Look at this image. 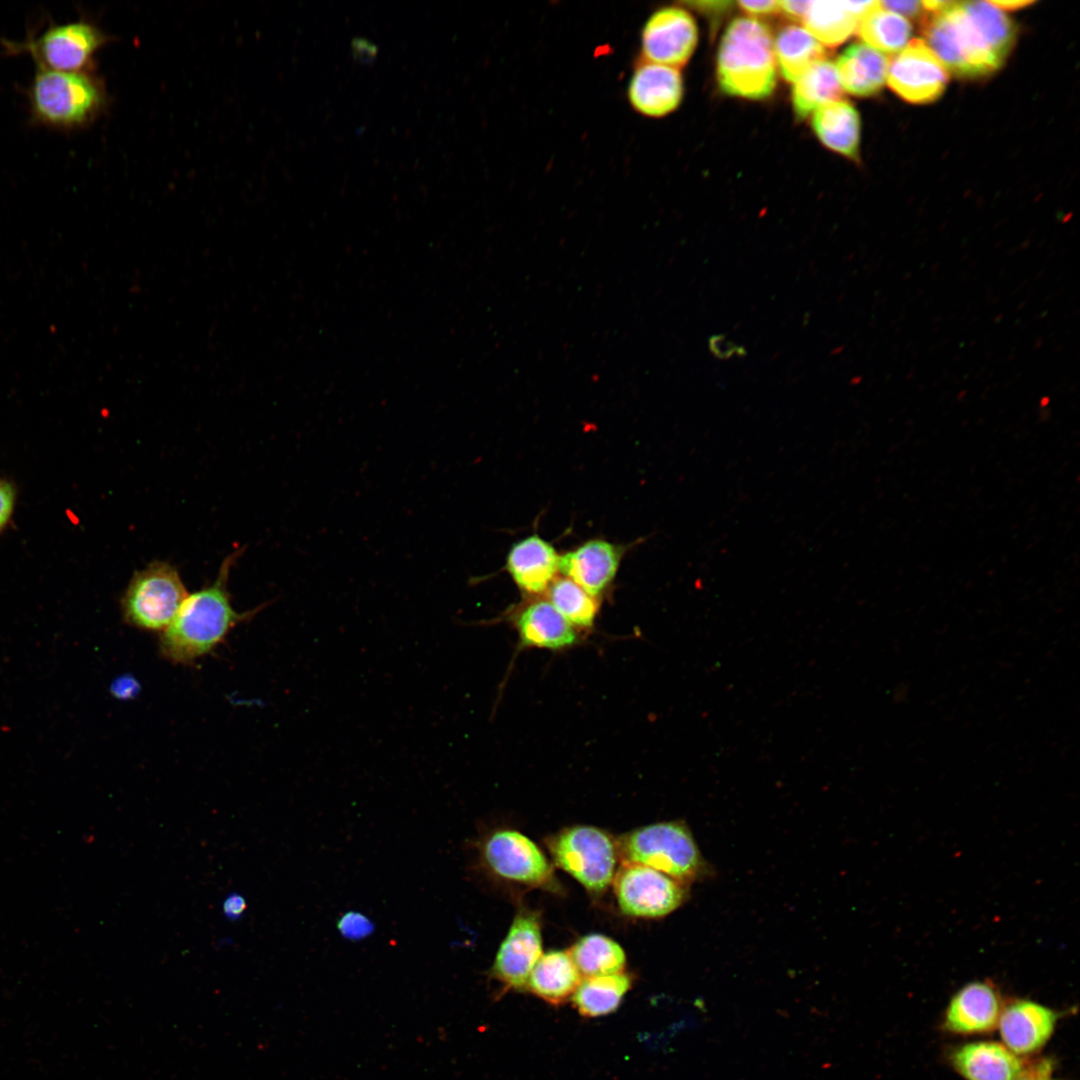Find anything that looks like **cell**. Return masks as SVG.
I'll return each mask as SVG.
<instances>
[{"label":"cell","mask_w":1080,"mask_h":1080,"mask_svg":"<svg viewBox=\"0 0 1080 1080\" xmlns=\"http://www.w3.org/2000/svg\"><path fill=\"white\" fill-rule=\"evenodd\" d=\"M1054 1063L1051 1059L1041 1058L1028 1061L1023 1072L1016 1080H1054Z\"/></svg>","instance_id":"32"},{"label":"cell","mask_w":1080,"mask_h":1080,"mask_svg":"<svg viewBox=\"0 0 1080 1080\" xmlns=\"http://www.w3.org/2000/svg\"><path fill=\"white\" fill-rule=\"evenodd\" d=\"M924 35L926 45L947 71L958 77L984 76L997 70L1004 62L962 2H954L936 13L925 24Z\"/></svg>","instance_id":"4"},{"label":"cell","mask_w":1080,"mask_h":1080,"mask_svg":"<svg viewBox=\"0 0 1080 1080\" xmlns=\"http://www.w3.org/2000/svg\"><path fill=\"white\" fill-rule=\"evenodd\" d=\"M953 4H954V1L928 0V1H923L922 2V5H923L924 9H926L928 11H931V12H933L935 14L947 9L948 7H950Z\"/></svg>","instance_id":"41"},{"label":"cell","mask_w":1080,"mask_h":1080,"mask_svg":"<svg viewBox=\"0 0 1080 1080\" xmlns=\"http://www.w3.org/2000/svg\"><path fill=\"white\" fill-rule=\"evenodd\" d=\"M32 110L50 125L71 127L86 122L98 109L101 94L92 79L80 72L41 69L30 91Z\"/></svg>","instance_id":"8"},{"label":"cell","mask_w":1080,"mask_h":1080,"mask_svg":"<svg viewBox=\"0 0 1080 1080\" xmlns=\"http://www.w3.org/2000/svg\"><path fill=\"white\" fill-rule=\"evenodd\" d=\"M622 863L653 868L688 885L707 873V864L686 824L659 822L616 840Z\"/></svg>","instance_id":"3"},{"label":"cell","mask_w":1080,"mask_h":1080,"mask_svg":"<svg viewBox=\"0 0 1080 1080\" xmlns=\"http://www.w3.org/2000/svg\"><path fill=\"white\" fill-rule=\"evenodd\" d=\"M738 5L745 13L751 16L767 17L780 11L779 1H739Z\"/></svg>","instance_id":"34"},{"label":"cell","mask_w":1080,"mask_h":1080,"mask_svg":"<svg viewBox=\"0 0 1080 1080\" xmlns=\"http://www.w3.org/2000/svg\"><path fill=\"white\" fill-rule=\"evenodd\" d=\"M773 46L782 77L788 82L794 83L811 66L826 57L823 45L808 30L798 25L782 27Z\"/></svg>","instance_id":"25"},{"label":"cell","mask_w":1080,"mask_h":1080,"mask_svg":"<svg viewBox=\"0 0 1080 1080\" xmlns=\"http://www.w3.org/2000/svg\"><path fill=\"white\" fill-rule=\"evenodd\" d=\"M682 96L683 79L678 68L642 59L627 86V99L633 110L650 118L673 112Z\"/></svg>","instance_id":"16"},{"label":"cell","mask_w":1080,"mask_h":1080,"mask_svg":"<svg viewBox=\"0 0 1080 1080\" xmlns=\"http://www.w3.org/2000/svg\"><path fill=\"white\" fill-rule=\"evenodd\" d=\"M810 3L811 1L807 0H784L779 1V8L787 17L799 21L804 19Z\"/></svg>","instance_id":"37"},{"label":"cell","mask_w":1080,"mask_h":1080,"mask_svg":"<svg viewBox=\"0 0 1080 1080\" xmlns=\"http://www.w3.org/2000/svg\"><path fill=\"white\" fill-rule=\"evenodd\" d=\"M889 61L872 47L856 43L846 48L836 62L840 84L848 93L871 96L886 82Z\"/></svg>","instance_id":"22"},{"label":"cell","mask_w":1080,"mask_h":1080,"mask_svg":"<svg viewBox=\"0 0 1080 1080\" xmlns=\"http://www.w3.org/2000/svg\"><path fill=\"white\" fill-rule=\"evenodd\" d=\"M948 80L947 69L922 39L910 40L889 62L886 78L893 92L915 104L938 99Z\"/></svg>","instance_id":"10"},{"label":"cell","mask_w":1080,"mask_h":1080,"mask_svg":"<svg viewBox=\"0 0 1080 1080\" xmlns=\"http://www.w3.org/2000/svg\"><path fill=\"white\" fill-rule=\"evenodd\" d=\"M353 48H354L355 53L360 57H364V52H365L366 59L369 56L375 55V52H376L375 47L374 46L370 47V44L368 42L364 41V40H354L353 41Z\"/></svg>","instance_id":"40"},{"label":"cell","mask_w":1080,"mask_h":1080,"mask_svg":"<svg viewBox=\"0 0 1080 1080\" xmlns=\"http://www.w3.org/2000/svg\"><path fill=\"white\" fill-rule=\"evenodd\" d=\"M246 909V902L239 894L229 895L223 903L224 915L232 920L239 919Z\"/></svg>","instance_id":"38"},{"label":"cell","mask_w":1080,"mask_h":1080,"mask_svg":"<svg viewBox=\"0 0 1080 1080\" xmlns=\"http://www.w3.org/2000/svg\"><path fill=\"white\" fill-rule=\"evenodd\" d=\"M559 559L555 548L534 534L516 542L506 559V569L515 584L526 593L539 594L547 591L559 571Z\"/></svg>","instance_id":"20"},{"label":"cell","mask_w":1080,"mask_h":1080,"mask_svg":"<svg viewBox=\"0 0 1080 1080\" xmlns=\"http://www.w3.org/2000/svg\"><path fill=\"white\" fill-rule=\"evenodd\" d=\"M776 66L768 27L753 18L734 19L722 36L717 55L721 90L741 98H766L776 86Z\"/></svg>","instance_id":"2"},{"label":"cell","mask_w":1080,"mask_h":1080,"mask_svg":"<svg viewBox=\"0 0 1080 1080\" xmlns=\"http://www.w3.org/2000/svg\"><path fill=\"white\" fill-rule=\"evenodd\" d=\"M1003 1006L992 983L970 982L952 996L944 1012L943 1029L963 1036L989 1033L997 1028Z\"/></svg>","instance_id":"15"},{"label":"cell","mask_w":1080,"mask_h":1080,"mask_svg":"<svg viewBox=\"0 0 1080 1080\" xmlns=\"http://www.w3.org/2000/svg\"><path fill=\"white\" fill-rule=\"evenodd\" d=\"M879 5L900 16L917 18L922 15L923 5L920 1H880Z\"/></svg>","instance_id":"35"},{"label":"cell","mask_w":1080,"mask_h":1080,"mask_svg":"<svg viewBox=\"0 0 1080 1080\" xmlns=\"http://www.w3.org/2000/svg\"><path fill=\"white\" fill-rule=\"evenodd\" d=\"M522 647L562 650L579 638L573 627L548 600H534L513 617Z\"/></svg>","instance_id":"19"},{"label":"cell","mask_w":1080,"mask_h":1080,"mask_svg":"<svg viewBox=\"0 0 1080 1080\" xmlns=\"http://www.w3.org/2000/svg\"><path fill=\"white\" fill-rule=\"evenodd\" d=\"M569 954L583 977L620 973L624 971L626 964L622 947L601 934L580 938L569 950Z\"/></svg>","instance_id":"28"},{"label":"cell","mask_w":1080,"mask_h":1080,"mask_svg":"<svg viewBox=\"0 0 1080 1080\" xmlns=\"http://www.w3.org/2000/svg\"><path fill=\"white\" fill-rule=\"evenodd\" d=\"M245 547L223 559L217 578L188 594L170 626L160 633L159 650L173 664H191L212 653L240 623L249 621L271 602L238 612L228 590L231 569Z\"/></svg>","instance_id":"1"},{"label":"cell","mask_w":1080,"mask_h":1080,"mask_svg":"<svg viewBox=\"0 0 1080 1080\" xmlns=\"http://www.w3.org/2000/svg\"><path fill=\"white\" fill-rule=\"evenodd\" d=\"M188 594L175 566L167 561H152L134 572L121 597L123 620L137 629L162 633Z\"/></svg>","instance_id":"5"},{"label":"cell","mask_w":1080,"mask_h":1080,"mask_svg":"<svg viewBox=\"0 0 1080 1080\" xmlns=\"http://www.w3.org/2000/svg\"><path fill=\"white\" fill-rule=\"evenodd\" d=\"M857 32L866 45L885 53L901 51L912 35L910 22L882 8L878 1L859 21Z\"/></svg>","instance_id":"29"},{"label":"cell","mask_w":1080,"mask_h":1080,"mask_svg":"<svg viewBox=\"0 0 1080 1080\" xmlns=\"http://www.w3.org/2000/svg\"><path fill=\"white\" fill-rule=\"evenodd\" d=\"M581 979L569 951H550L536 962L526 988L542 1000L558 1005L572 997Z\"/></svg>","instance_id":"24"},{"label":"cell","mask_w":1080,"mask_h":1080,"mask_svg":"<svg viewBox=\"0 0 1080 1080\" xmlns=\"http://www.w3.org/2000/svg\"><path fill=\"white\" fill-rule=\"evenodd\" d=\"M877 1H811L803 19L808 30L821 44L834 48L847 40L860 19Z\"/></svg>","instance_id":"21"},{"label":"cell","mask_w":1080,"mask_h":1080,"mask_svg":"<svg viewBox=\"0 0 1080 1080\" xmlns=\"http://www.w3.org/2000/svg\"><path fill=\"white\" fill-rule=\"evenodd\" d=\"M1060 1014L1028 999L1004 1004L998 1022L1002 1043L1018 1056L1038 1053L1054 1034Z\"/></svg>","instance_id":"14"},{"label":"cell","mask_w":1080,"mask_h":1080,"mask_svg":"<svg viewBox=\"0 0 1080 1080\" xmlns=\"http://www.w3.org/2000/svg\"><path fill=\"white\" fill-rule=\"evenodd\" d=\"M103 42L96 27L79 21L52 26L20 49L28 51L41 69L79 72Z\"/></svg>","instance_id":"13"},{"label":"cell","mask_w":1080,"mask_h":1080,"mask_svg":"<svg viewBox=\"0 0 1080 1080\" xmlns=\"http://www.w3.org/2000/svg\"><path fill=\"white\" fill-rule=\"evenodd\" d=\"M697 40V25L686 9L662 7L642 27V60L679 68L692 56Z\"/></svg>","instance_id":"12"},{"label":"cell","mask_w":1080,"mask_h":1080,"mask_svg":"<svg viewBox=\"0 0 1080 1080\" xmlns=\"http://www.w3.org/2000/svg\"><path fill=\"white\" fill-rule=\"evenodd\" d=\"M477 865L488 876L533 888H553L554 873L540 848L510 829L485 833L476 843Z\"/></svg>","instance_id":"7"},{"label":"cell","mask_w":1080,"mask_h":1080,"mask_svg":"<svg viewBox=\"0 0 1080 1080\" xmlns=\"http://www.w3.org/2000/svg\"><path fill=\"white\" fill-rule=\"evenodd\" d=\"M542 954L540 919L536 912L521 909L500 944L488 975L504 990H524Z\"/></svg>","instance_id":"11"},{"label":"cell","mask_w":1080,"mask_h":1080,"mask_svg":"<svg viewBox=\"0 0 1080 1080\" xmlns=\"http://www.w3.org/2000/svg\"><path fill=\"white\" fill-rule=\"evenodd\" d=\"M547 591L549 602L573 627L593 626L599 610L596 597L568 578L554 580Z\"/></svg>","instance_id":"30"},{"label":"cell","mask_w":1080,"mask_h":1080,"mask_svg":"<svg viewBox=\"0 0 1080 1080\" xmlns=\"http://www.w3.org/2000/svg\"><path fill=\"white\" fill-rule=\"evenodd\" d=\"M993 5L999 9L1016 10L1029 5H1032L1033 1L1028 0H1009V1H990Z\"/></svg>","instance_id":"39"},{"label":"cell","mask_w":1080,"mask_h":1080,"mask_svg":"<svg viewBox=\"0 0 1080 1080\" xmlns=\"http://www.w3.org/2000/svg\"><path fill=\"white\" fill-rule=\"evenodd\" d=\"M631 977L620 972L584 977L572 995L578 1012L585 1017H599L614 1012L631 988Z\"/></svg>","instance_id":"27"},{"label":"cell","mask_w":1080,"mask_h":1080,"mask_svg":"<svg viewBox=\"0 0 1080 1080\" xmlns=\"http://www.w3.org/2000/svg\"><path fill=\"white\" fill-rule=\"evenodd\" d=\"M793 84L792 104L799 119L827 103L840 100L843 94L836 66L826 59L811 66Z\"/></svg>","instance_id":"26"},{"label":"cell","mask_w":1080,"mask_h":1080,"mask_svg":"<svg viewBox=\"0 0 1080 1080\" xmlns=\"http://www.w3.org/2000/svg\"><path fill=\"white\" fill-rule=\"evenodd\" d=\"M547 847L554 862L593 895L613 882L619 859L616 840L592 826H572L550 836Z\"/></svg>","instance_id":"6"},{"label":"cell","mask_w":1080,"mask_h":1080,"mask_svg":"<svg viewBox=\"0 0 1080 1080\" xmlns=\"http://www.w3.org/2000/svg\"><path fill=\"white\" fill-rule=\"evenodd\" d=\"M709 348L712 354L719 359H728L733 356L744 355V348L736 345L724 335H714L709 339Z\"/></svg>","instance_id":"33"},{"label":"cell","mask_w":1080,"mask_h":1080,"mask_svg":"<svg viewBox=\"0 0 1080 1080\" xmlns=\"http://www.w3.org/2000/svg\"><path fill=\"white\" fill-rule=\"evenodd\" d=\"M949 1060L966 1080H1016L1028 1062L996 1041L959 1045L952 1049Z\"/></svg>","instance_id":"18"},{"label":"cell","mask_w":1080,"mask_h":1080,"mask_svg":"<svg viewBox=\"0 0 1080 1080\" xmlns=\"http://www.w3.org/2000/svg\"><path fill=\"white\" fill-rule=\"evenodd\" d=\"M812 127L819 140L829 149L856 159L860 144V117L846 100L827 103L814 111Z\"/></svg>","instance_id":"23"},{"label":"cell","mask_w":1080,"mask_h":1080,"mask_svg":"<svg viewBox=\"0 0 1080 1080\" xmlns=\"http://www.w3.org/2000/svg\"><path fill=\"white\" fill-rule=\"evenodd\" d=\"M620 910L640 918L664 917L687 898V885L653 868L622 863L613 879Z\"/></svg>","instance_id":"9"},{"label":"cell","mask_w":1080,"mask_h":1080,"mask_svg":"<svg viewBox=\"0 0 1080 1080\" xmlns=\"http://www.w3.org/2000/svg\"><path fill=\"white\" fill-rule=\"evenodd\" d=\"M337 928L344 938L357 941L369 936L374 931V924L364 914L349 911L341 916Z\"/></svg>","instance_id":"31"},{"label":"cell","mask_w":1080,"mask_h":1080,"mask_svg":"<svg viewBox=\"0 0 1080 1080\" xmlns=\"http://www.w3.org/2000/svg\"><path fill=\"white\" fill-rule=\"evenodd\" d=\"M14 503L15 492L13 487L6 482H0V531L10 519Z\"/></svg>","instance_id":"36"},{"label":"cell","mask_w":1080,"mask_h":1080,"mask_svg":"<svg viewBox=\"0 0 1080 1080\" xmlns=\"http://www.w3.org/2000/svg\"><path fill=\"white\" fill-rule=\"evenodd\" d=\"M620 560L618 546L592 539L561 555L559 571L597 598L614 580Z\"/></svg>","instance_id":"17"}]
</instances>
